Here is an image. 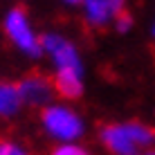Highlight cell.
<instances>
[{"label": "cell", "mask_w": 155, "mask_h": 155, "mask_svg": "<svg viewBox=\"0 0 155 155\" xmlns=\"http://www.w3.org/2000/svg\"><path fill=\"white\" fill-rule=\"evenodd\" d=\"M101 142L115 155H137L155 144V130L142 124H110L101 130Z\"/></svg>", "instance_id": "obj_1"}, {"label": "cell", "mask_w": 155, "mask_h": 155, "mask_svg": "<svg viewBox=\"0 0 155 155\" xmlns=\"http://www.w3.org/2000/svg\"><path fill=\"white\" fill-rule=\"evenodd\" d=\"M43 124L45 128L58 140H77L81 135V119L68 108L61 106H50V108L43 110Z\"/></svg>", "instance_id": "obj_2"}, {"label": "cell", "mask_w": 155, "mask_h": 155, "mask_svg": "<svg viewBox=\"0 0 155 155\" xmlns=\"http://www.w3.org/2000/svg\"><path fill=\"white\" fill-rule=\"evenodd\" d=\"M5 29H7L9 38L14 41V45H18L23 52H27V54H38L41 52L43 45H41V41L34 36L31 25L27 20V14H25L20 7H16V9H12V12L7 14Z\"/></svg>", "instance_id": "obj_3"}, {"label": "cell", "mask_w": 155, "mask_h": 155, "mask_svg": "<svg viewBox=\"0 0 155 155\" xmlns=\"http://www.w3.org/2000/svg\"><path fill=\"white\" fill-rule=\"evenodd\" d=\"M54 92V81L43 74H27L23 81L18 83V94L23 101L29 104H47V99H52Z\"/></svg>", "instance_id": "obj_4"}, {"label": "cell", "mask_w": 155, "mask_h": 155, "mask_svg": "<svg viewBox=\"0 0 155 155\" xmlns=\"http://www.w3.org/2000/svg\"><path fill=\"white\" fill-rule=\"evenodd\" d=\"M41 45L54 56L56 68H81L77 50H74L68 41H63L61 36H45V38L41 41Z\"/></svg>", "instance_id": "obj_5"}, {"label": "cell", "mask_w": 155, "mask_h": 155, "mask_svg": "<svg viewBox=\"0 0 155 155\" xmlns=\"http://www.w3.org/2000/svg\"><path fill=\"white\" fill-rule=\"evenodd\" d=\"M85 18L92 25H104L113 16L124 14V0H83Z\"/></svg>", "instance_id": "obj_6"}, {"label": "cell", "mask_w": 155, "mask_h": 155, "mask_svg": "<svg viewBox=\"0 0 155 155\" xmlns=\"http://www.w3.org/2000/svg\"><path fill=\"white\" fill-rule=\"evenodd\" d=\"M54 90L65 99H77L83 92L81 68H58L54 77Z\"/></svg>", "instance_id": "obj_7"}, {"label": "cell", "mask_w": 155, "mask_h": 155, "mask_svg": "<svg viewBox=\"0 0 155 155\" xmlns=\"http://www.w3.org/2000/svg\"><path fill=\"white\" fill-rule=\"evenodd\" d=\"M20 101L18 85H0V113H12Z\"/></svg>", "instance_id": "obj_8"}, {"label": "cell", "mask_w": 155, "mask_h": 155, "mask_svg": "<svg viewBox=\"0 0 155 155\" xmlns=\"http://www.w3.org/2000/svg\"><path fill=\"white\" fill-rule=\"evenodd\" d=\"M52 155H88V153H85L81 146H74V144H63V146H58Z\"/></svg>", "instance_id": "obj_9"}, {"label": "cell", "mask_w": 155, "mask_h": 155, "mask_svg": "<svg viewBox=\"0 0 155 155\" xmlns=\"http://www.w3.org/2000/svg\"><path fill=\"white\" fill-rule=\"evenodd\" d=\"M0 155H27V153L12 142H0Z\"/></svg>", "instance_id": "obj_10"}, {"label": "cell", "mask_w": 155, "mask_h": 155, "mask_svg": "<svg viewBox=\"0 0 155 155\" xmlns=\"http://www.w3.org/2000/svg\"><path fill=\"white\" fill-rule=\"evenodd\" d=\"M65 2H72L74 5V2H81V0H65Z\"/></svg>", "instance_id": "obj_11"}, {"label": "cell", "mask_w": 155, "mask_h": 155, "mask_svg": "<svg viewBox=\"0 0 155 155\" xmlns=\"http://www.w3.org/2000/svg\"><path fill=\"white\" fill-rule=\"evenodd\" d=\"M144 155H155V151H148V153H144Z\"/></svg>", "instance_id": "obj_12"}]
</instances>
